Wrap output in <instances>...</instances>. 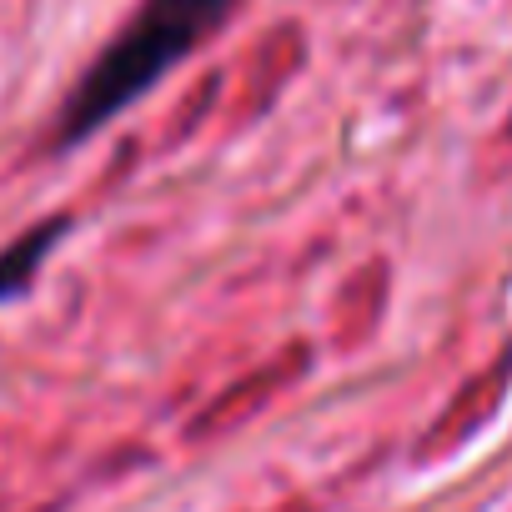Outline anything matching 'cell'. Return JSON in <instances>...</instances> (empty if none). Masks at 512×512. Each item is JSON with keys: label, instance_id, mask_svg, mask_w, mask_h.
Returning a JSON list of instances; mask_svg holds the SVG:
<instances>
[{"label": "cell", "instance_id": "cell-2", "mask_svg": "<svg viewBox=\"0 0 512 512\" xmlns=\"http://www.w3.org/2000/svg\"><path fill=\"white\" fill-rule=\"evenodd\" d=\"M66 236V216H51V221H41V226H31L26 236H16L6 251H0V302H11V297H21L31 282H36V272H41V262L51 256V246Z\"/></svg>", "mask_w": 512, "mask_h": 512}, {"label": "cell", "instance_id": "cell-1", "mask_svg": "<svg viewBox=\"0 0 512 512\" xmlns=\"http://www.w3.org/2000/svg\"><path fill=\"white\" fill-rule=\"evenodd\" d=\"M231 11L236 0H141L131 21L106 41V51L71 86L56 121V151H76L101 126L126 116L186 56H196L231 21Z\"/></svg>", "mask_w": 512, "mask_h": 512}]
</instances>
